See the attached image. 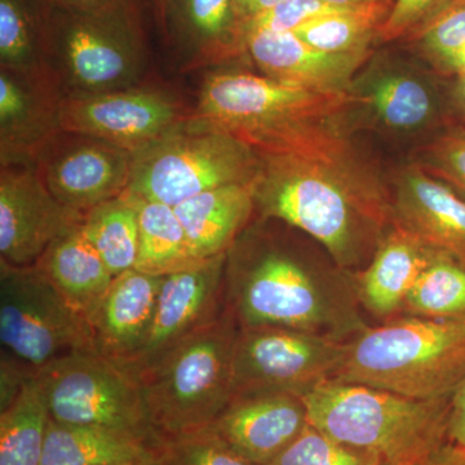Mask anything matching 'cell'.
<instances>
[{"instance_id":"9","label":"cell","mask_w":465,"mask_h":465,"mask_svg":"<svg viewBox=\"0 0 465 465\" xmlns=\"http://www.w3.org/2000/svg\"><path fill=\"white\" fill-rule=\"evenodd\" d=\"M52 420L106 428L159 446L142 382L115 361L76 351L36 372Z\"/></svg>"},{"instance_id":"43","label":"cell","mask_w":465,"mask_h":465,"mask_svg":"<svg viewBox=\"0 0 465 465\" xmlns=\"http://www.w3.org/2000/svg\"><path fill=\"white\" fill-rule=\"evenodd\" d=\"M427 465H465V450L445 442L428 459Z\"/></svg>"},{"instance_id":"12","label":"cell","mask_w":465,"mask_h":465,"mask_svg":"<svg viewBox=\"0 0 465 465\" xmlns=\"http://www.w3.org/2000/svg\"><path fill=\"white\" fill-rule=\"evenodd\" d=\"M192 113L170 92L139 84L65 96L60 125L67 133L85 134L136 153L173 133Z\"/></svg>"},{"instance_id":"35","label":"cell","mask_w":465,"mask_h":465,"mask_svg":"<svg viewBox=\"0 0 465 465\" xmlns=\"http://www.w3.org/2000/svg\"><path fill=\"white\" fill-rule=\"evenodd\" d=\"M269 465H385L381 459L349 448L308 424Z\"/></svg>"},{"instance_id":"2","label":"cell","mask_w":465,"mask_h":465,"mask_svg":"<svg viewBox=\"0 0 465 465\" xmlns=\"http://www.w3.org/2000/svg\"><path fill=\"white\" fill-rule=\"evenodd\" d=\"M259 157L256 216L304 232L344 271L365 269L393 217L390 188L353 143L314 157Z\"/></svg>"},{"instance_id":"3","label":"cell","mask_w":465,"mask_h":465,"mask_svg":"<svg viewBox=\"0 0 465 465\" xmlns=\"http://www.w3.org/2000/svg\"><path fill=\"white\" fill-rule=\"evenodd\" d=\"M356 101L280 84L249 72L210 73L193 119L247 143L259 154L312 157L349 142Z\"/></svg>"},{"instance_id":"6","label":"cell","mask_w":465,"mask_h":465,"mask_svg":"<svg viewBox=\"0 0 465 465\" xmlns=\"http://www.w3.org/2000/svg\"><path fill=\"white\" fill-rule=\"evenodd\" d=\"M48 64L65 96L124 90L142 84L148 50L139 2L79 11L41 0Z\"/></svg>"},{"instance_id":"23","label":"cell","mask_w":465,"mask_h":465,"mask_svg":"<svg viewBox=\"0 0 465 465\" xmlns=\"http://www.w3.org/2000/svg\"><path fill=\"white\" fill-rule=\"evenodd\" d=\"M171 29L182 70L220 65L246 54L235 0H173L168 15Z\"/></svg>"},{"instance_id":"37","label":"cell","mask_w":465,"mask_h":465,"mask_svg":"<svg viewBox=\"0 0 465 465\" xmlns=\"http://www.w3.org/2000/svg\"><path fill=\"white\" fill-rule=\"evenodd\" d=\"M339 7L323 0H283L280 5L250 18L243 24V35L250 32L293 33L300 26L324 15L335 14Z\"/></svg>"},{"instance_id":"5","label":"cell","mask_w":465,"mask_h":465,"mask_svg":"<svg viewBox=\"0 0 465 465\" xmlns=\"http://www.w3.org/2000/svg\"><path fill=\"white\" fill-rule=\"evenodd\" d=\"M409 399L450 400L465 379V320L400 316L347 342L335 378Z\"/></svg>"},{"instance_id":"32","label":"cell","mask_w":465,"mask_h":465,"mask_svg":"<svg viewBox=\"0 0 465 465\" xmlns=\"http://www.w3.org/2000/svg\"><path fill=\"white\" fill-rule=\"evenodd\" d=\"M51 66L43 36L41 0H0V67Z\"/></svg>"},{"instance_id":"41","label":"cell","mask_w":465,"mask_h":465,"mask_svg":"<svg viewBox=\"0 0 465 465\" xmlns=\"http://www.w3.org/2000/svg\"><path fill=\"white\" fill-rule=\"evenodd\" d=\"M43 2L58 5V7L79 9V11H97V9L116 7V5H128L139 0H43Z\"/></svg>"},{"instance_id":"29","label":"cell","mask_w":465,"mask_h":465,"mask_svg":"<svg viewBox=\"0 0 465 465\" xmlns=\"http://www.w3.org/2000/svg\"><path fill=\"white\" fill-rule=\"evenodd\" d=\"M112 274L134 269L139 251V213L127 192L85 213L81 225Z\"/></svg>"},{"instance_id":"39","label":"cell","mask_w":465,"mask_h":465,"mask_svg":"<svg viewBox=\"0 0 465 465\" xmlns=\"http://www.w3.org/2000/svg\"><path fill=\"white\" fill-rule=\"evenodd\" d=\"M35 374L36 372L32 369L2 351V357H0V411L17 399L24 385Z\"/></svg>"},{"instance_id":"7","label":"cell","mask_w":465,"mask_h":465,"mask_svg":"<svg viewBox=\"0 0 465 465\" xmlns=\"http://www.w3.org/2000/svg\"><path fill=\"white\" fill-rule=\"evenodd\" d=\"M240 327L228 311L183 339L137 376L162 439L210 427L232 399Z\"/></svg>"},{"instance_id":"27","label":"cell","mask_w":465,"mask_h":465,"mask_svg":"<svg viewBox=\"0 0 465 465\" xmlns=\"http://www.w3.org/2000/svg\"><path fill=\"white\" fill-rule=\"evenodd\" d=\"M133 197L139 213L136 271L164 277L203 262L193 255L185 231L173 207L143 200L136 195Z\"/></svg>"},{"instance_id":"11","label":"cell","mask_w":465,"mask_h":465,"mask_svg":"<svg viewBox=\"0 0 465 465\" xmlns=\"http://www.w3.org/2000/svg\"><path fill=\"white\" fill-rule=\"evenodd\" d=\"M347 342L283 327L240 329L232 356L234 394L280 391L302 397L335 378Z\"/></svg>"},{"instance_id":"44","label":"cell","mask_w":465,"mask_h":465,"mask_svg":"<svg viewBox=\"0 0 465 465\" xmlns=\"http://www.w3.org/2000/svg\"><path fill=\"white\" fill-rule=\"evenodd\" d=\"M451 81V91H450L451 108L455 114L465 122V72L452 76Z\"/></svg>"},{"instance_id":"15","label":"cell","mask_w":465,"mask_h":465,"mask_svg":"<svg viewBox=\"0 0 465 465\" xmlns=\"http://www.w3.org/2000/svg\"><path fill=\"white\" fill-rule=\"evenodd\" d=\"M226 253L164 275L148 339L128 371L139 376L183 339L203 329L225 311Z\"/></svg>"},{"instance_id":"21","label":"cell","mask_w":465,"mask_h":465,"mask_svg":"<svg viewBox=\"0 0 465 465\" xmlns=\"http://www.w3.org/2000/svg\"><path fill=\"white\" fill-rule=\"evenodd\" d=\"M439 251L393 224L366 268L354 273L363 312L381 322L402 316L410 291Z\"/></svg>"},{"instance_id":"24","label":"cell","mask_w":465,"mask_h":465,"mask_svg":"<svg viewBox=\"0 0 465 465\" xmlns=\"http://www.w3.org/2000/svg\"><path fill=\"white\" fill-rule=\"evenodd\" d=\"M255 185L256 180L219 186L174 207L195 258L228 252L255 216Z\"/></svg>"},{"instance_id":"42","label":"cell","mask_w":465,"mask_h":465,"mask_svg":"<svg viewBox=\"0 0 465 465\" xmlns=\"http://www.w3.org/2000/svg\"><path fill=\"white\" fill-rule=\"evenodd\" d=\"M282 2L283 0H235V7H237L238 16L242 21V27L250 18L258 16L262 12L269 11Z\"/></svg>"},{"instance_id":"20","label":"cell","mask_w":465,"mask_h":465,"mask_svg":"<svg viewBox=\"0 0 465 465\" xmlns=\"http://www.w3.org/2000/svg\"><path fill=\"white\" fill-rule=\"evenodd\" d=\"M163 277L130 269L116 275L88 317L94 353L124 366L148 339Z\"/></svg>"},{"instance_id":"30","label":"cell","mask_w":465,"mask_h":465,"mask_svg":"<svg viewBox=\"0 0 465 465\" xmlns=\"http://www.w3.org/2000/svg\"><path fill=\"white\" fill-rule=\"evenodd\" d=\"M394 2L348 7L324 15L296 29V35L317 50L330 54H362L390 16Z\"/></svg>"},{"instance_id":"40","label":"cell","mask_w":465,"mask_h":465,"mask_svg":"<svg viewBox=\"0 0 465 465\" xmlns=\"http://www.w3.org/2000/svg\"><path fill=\"white\" fill-rule=\"evenodd\" d=\"M448 442L465 450V379L451 397L448 421Z\"/></svg>"},{"instance_id":"17","label":"cell","mask_w":465,"mask_h":465,"mask_svg":"<svg viewBox=\"0 0 465 465\" xmlns=\"http://www.w3.org/2000/svg\"><path fill=\"white\" fill-rule=\"evenodd\" d=\"M308 424L302 397L289 391H252L234 394L210 428L250 463L269 465Z\"/></svg>"},{"instance_id":"16","label":"cell","mask_w":465,"mask_h":465,"mask_svg":"<svg viewBox=\"0 0 465 465\" xmlns=\"http://www.w3.org/2000/svg\"><path fill=\"white\" fill-rule=\"evenodd\" d=\"M65 92L51 66L0 67V164L34 163L61 131Z\"/></svg>"},{"instance_id":"28","label":"cell","mask_w":465,"mask_h":465,"mask_svg":"<svg viewBox=\"0 0 465 465\" xmlns=\"http://www.w3.org/2000/svg\"><path fill=\"white\" fill-rule=\"evenodd\" d=\"M51 415L36 375L0 411V465H41Z\"/></svg>"},{"instance_id":"31","label":"cell","mask_w":465,"mask_h":465,"mask_svg":"<svg viewBox=\"0 0 465 465\" xmlns=\"http://www.w3.org/2000/svg\"><path fill=\"white\" fill-rule=\"evenodd\" d=\"M402 316L465 320V264L439 251L410 291Z\"/></svg>"},{"instance_id":"19","label":"cell","mask_w":465,"mask_h":465,"mask_svg":"<svg viewBox=\"0 0 465 465\" xmlns=\"http://www.w3.org/2000/svg\"><path fill=\"white\" fill-rule=\"evenodd\" d=\"M246 54L262 75L280 84L329 94L351 91L358 70L371 51L330 54L302 41L295 33L250 32L244 36Z\"/></svg>"},{"instance_id":"18","label":"cell","mask_w":465,"mask_h":465,"mask_svg":"<svg viewBox=\"0 0 465 465\" xmlns=\"http://www.w3.org/2000/svg\"><path fill=\"white\" fill-rule=\"evenodd\" d=\"M393 224L465 264V197L419 163L407 164L390 188Z\"/></svg>"},{"instance_id":"22","label":"cell","mask_w":465,"mask_h":465,"mask_svg":"<svg viewBox=\"0 0 465 465\" xmlns=\"http://www.w3.org/2000/svg\"><path fill=\"white\" fill-rule=\"evenodd\" d=\"M374 69L351 84L356 109H365L376 124L399 134L430 130L443 122L439 94L430 81L406 67Z\"/></svg>"},{"instance_id":"33","label":"cell","mask_w":465,"mask_h":465,"mask_svg":"<svg viewBox=\"0 0 465 465\" xmlns=\"http://www.w3.org/2000/svg\"><path fill=\"white\" fill-rule=\"evenodd\" d=\"M407 39L416 43L440 75H450L452 63L465 48V0H452Z\"/></svg>"},{"instance_id":"36","label":"cell","mask_w":465,"mask_h":465,"mask_svg":"<svg viewBox=\"0 0 465 465\" xmlns=\"http://www.w3.org/2000/svg\"><path fill=\"white\" fill-rule=\"evenodd\" d=\"M419 164L465 197V125L446 124L428 143Z\"/></svg>"},{"instance_id":"38","label":"cell","mask_w":465,"mask_h":465,"mask_svg":"<svg viewBox=\"0 0 465 465\" xmlns=\"http://www.w3.org/2000/svg\"><path fill=\"white\" fill-rule=\"evenodd\" d=\"M452 0H394L378 39L382 42L409 38L436 16Z\"/></svg>"},{"instance_id":"45","label":"cell","mask_w":465,"mask_h":465,"mask_svg":"<svg viewBox=\"0 0 465 465\" xmlns=\"http://www.w3.org/2000/svg\"><path fill=\"white\" fill-rule=\"evenodd\" d=\"M153 8H154L155 18H157L158 25L161 26L163 34H168V15H170L171 5L173 0H152Z\"/></svg>"},{"instance_id":"26","label":"cell","mask_w":465,"mask_h":465,"mask_svg":"<svg viewBox=\"0 0 465 465\" xmlns=\"http://www.w3.org/2000/svg\"><path fill=\"white\" fill-rule=\"evenodd\" d=\"M157 449L131 434L51 419L41 465H157Z\"/></svg>"},{"instance_id":"46","label":"cell","mask_w":465,"mask_h":465,"mask_svg":"<svg viewBox=\"0 0 465 465\" xmlns=\"http://www.w3.org/2000/svg\"><path fill=\"white\" fill-rule=\"evenodd\" d=\"M339 7H360V5H375V3L394 2V0H323Z\"/></svg>"},{"instance_id":"34","label":"cell","mask_w":465,"mask_h":465,"mask_svg":"<svg viewBox=\"0 0 465 465\" xmlns=\"http://www.w3.org/2000/svg\"><path fill=\"white\" fill-rule=\"evenodd\" d=\"M157 451V465H255L229 448L210 427L166 437Z\"/></svg>"},{"instance_id":"8","label":"cell","mask_w":465,"mask_h":465,"mask_svg":"<svg viewBox=\"0 0 465 465\" xmlns=\"http://www.w3.org/2000/svg\"><path fill=\"white\" fill-rule=\"evenodd\" d=\"M259 173L255 150L191 115L173 133L134 153L127 193L174 208L211 189L253 182Z\"/></svg>"},{"instance_id":"10","label":"cell","mask_w":465,"mask_h":465,"mask_svg":"<svg viewBox=\"0 0 465 465\" xmlns=\"http://www.w3.org/2000/svg\"><path fill=\"white\" fill-rule=\"evenodd\" d=\"M2 351L33 371L92 351L90 323L35 266L0 262Z\"/></svg>"},{"instance_id":"1","label":"cell","mask_w":465,"mask_h":465,"mask_svg":"<svg viewBox=\"0 0 465 465\" xmlns=\"http://www.w3.org/2000/svg\"><path fill=\"white\" fill-rule=\"evenodd\" d=\"M274 219L251 222L226 252L224 304L240 329L283 327L349 341L366 329L354 274L302 249Z\"/></svg>"},{"instance_id":"25","label":"cell","mask_w":465,"mask_h":465,"mask_svg":"<svg viewBox=\"0 0 465 465\" xmlns=\"http://www.w3.org/2000/svg\"><path fill=\"white\" fill-rule=\"evenodd\" d=\"M34 266L87 320L114 280L81 226L54 241Z\"/></svg>"},{"instance_id":"13","label":"cell","mask_w":465,"mask_h":465,"mask_svg":"<svg viewBox=\"0 0 465 465\" xmlns=\"http://www.w3.org/2000/svg\"><path fill=\"white\" fill-rule=\"evenodd\" d=\"M133 161V152L61 130L43 146L34 167L61 203L87 213L127 192Z\"/></svg>"},{"instance_id":"47","label":"cell","mask_w":465,"mask_h":465,"mask_svg":"<svg viewBox=\"0 0 465 465\" xmlns=\"http://www.w3.org/2000/svg\"><path fill=\"white\" fill-rule=\"evenodd\" d=\"M428 460H409L402 461V463L391 464V465H427Z\"/></svg>"},{"instance_id":"4","label":"cell","mask_w":465,"mask_h":465,"mask_svg":"<svg viewBox=\"0 0 465 465\" xmlns=\"http://www.w3.org/2000/svg\"><path fill=\"white\" fill-rule=\"evenodd\" d=\"M302 399L309 424L385 465L428 460L448 442L451 399H409L338 379L323 381Z\"/></svg>"},{"instance_id":"14","label":"cell","mask_w":465,"mask_h":465,"mask_svg":"<svg viewBox=\"0 0 465 465\" xmlns=\"http://www.w3.org/2000/svg\"><path fill=\"white\" fill-rule=\"evenodd\" d=\"M84 216L48 191L34 163L0 164V262L35 265L54 241L79 228Z\"/></svg>"}]
</instances>
